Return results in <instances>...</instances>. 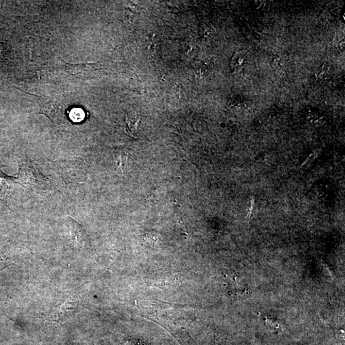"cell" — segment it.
<instances>
[{
	"instance_id": "2",
	"label": "cell",
	"mask_w": 345,
	"mask_h": 345,
	"mask_svg": "<svg viewBox=\"0 0 345 345\" xmlns=\"http://www.w3.org/2000/svg\"><path fill=\"white\" fill-rule=\"evenodd\" d=\"M38 102L44 114L48 115L52 121L60 119L62 115V107L60 103L45 96L38 97Z\"/></svg>"
},
{
	"instance_id": "3",
	"label": "cell",
	"mask_w": 345,
	"mask_h": 345,
	"mask_svg": "<svg viewBox=\"0 0 345 345\" xmlns=\"http://www.w3.org/2000/svg\"><path fill=\"white\" fill-rule=\"evenodd\" d=\"M77 308L76 302L72 300H67L64 303L56 308L54 312H52V316L54 320H66L70 317L76 311Z\"/></svg>"
},
{
	"instance_id": "1",
	"label": "cell",
	"mask_w": 345,
	"mask_h": 345,
	"mask_svg": "<svg viewBox=\"0 0 345 345\" xmlns=\"http://www.w3.org/2000/svg\"><path fill=\"white\" fill-rule=\"evenodd\" d=\"M65 70L69 74L80 79H90L99 76L103 68L95 64H71L66 63Z\"/></svg>"
},
{
	"instance_id": "4",
	"label": "cell",
	"mask_w": 345,
	"mask_h": 345,
	"mask_svg": "<svg viewBox=\"0 0 345 345\" xmlns=\"http://www.w3.org/2000/svg\"><path fill=\"white\" fill-rule=\"evenodd\" d=\"M85 113L82 109L76 108L71 111L70 119L74 121H80L84 119Z\"/></svg>"
},
{
	"instance_id": "5",
	"label": "cell",
	"mask_w": 345,
	"mask_h": 345,
	"mask_svg": "<svg viewBox=\"0 0 345 345\" xmlns=\"http://www.w3.org/2000/svg\"><path fill=\"white\" fill-rule=\"evenodd\" d=\"M4 50L3 46L0 43V61L3 60L4 58Z\"/></svg>"
}]
</instances>
